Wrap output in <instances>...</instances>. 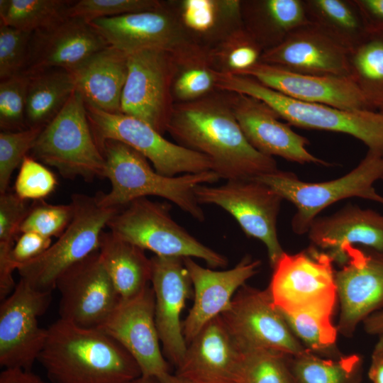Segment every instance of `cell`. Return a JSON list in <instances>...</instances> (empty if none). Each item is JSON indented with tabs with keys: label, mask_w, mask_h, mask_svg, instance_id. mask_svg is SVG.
<instances>
[{
	"label": "cell",
	"mask_w": 383,
	"mask_h": 383,
	"mask_svg": "<svg viewBox=\"0 0 383 383\" xmlns=\"http://www.w3.org/2000/svg\"><path fill=\"white\" fill-rule=\"evenodd\" d=\"M74 207L69 204L40 203L30 208L20 233L34 232L47 238L60 237L71 222Z\"/></svg>",
	"instance_id": "7bdbcfd3"
},
{
	"label": "cell",
	"mask_w": 383,
	"mask_h": 383,
	"mask_svg": "<svg viewBox=\"0 0 383 383\" xmlns=\"http://www.w3.org/2000/svg\"><path fill=\"white\" fill-rule=\"evenodd\" d=\"M76 91L85 104L113 113H121L128 75V55L109 45L72 72Z\"/></svg>",
	"instance_id": "4316f807"
},
{
	"label": "cell",
	"mask_w": 383,
	"mask_h": 383,
	"mask_svg": "<svg viewBox=\"0 0 383 383\" xmlns=\"http://www.w3.org/2000/svg\"><path fill=\"white\" fill-rule=\"evenodd\" d=\"M309 22L349 52L369 34L354 0H304Z\"/></svg>",
	"instance_id": "1f68e13d"
},
{
	"label": "cell",
	"mask_w": 383,
	"mask_h": 383,
	"mask_svg": "<svg viewBox=\"0 0 383 383\" xmlns=\"http://www.w3.org/2000/svg\"><path fill=\"white\" fill-rule=\"evenodd\" d=\"M0 383H52L48 382L31 370L19 368L3 369L0 373Z\"/></svg>",
	"instance_id": "681fc988"
},
{
	"label": "cell",
	"mask_w": 383,
	"mask_h": 383,
	"mask_svg": "<svg viewBox=\"0 0 383 383\" xmlns=\"http://www.w3.org/2000/svg\"><path fill=\"white\" fill-rule=\"evenodd\" d=\"M263 50L244 27L207 50L211 67L218 72L241 74L261 61Z\"/></svg>",
	"instance_id": "d590c367"
},
{
	"label": "cell",
	"mask_w": 383,
	"mask_h": 383,
	"mask_svg": "<svg viewBox=\"0 0 383 383\" xmlns=\"http://www.w3.org/2000/svg\"><path fill=\"white\" fill-rule=\"evenodd\" d=\"M128 383H160V382L157 377H145L141 375Z\"/></svg>",
	"instance_id": "11a10c76"
},
{
	"label": "cell",
	"mask_w": 383,
	"mask_h": 383,
	"mask_svg": "<svg viewBox=\"0 0 383 383\" xmlns=\"http://www.w3.org/2000/svg\"><path fill=\"white\" fill-rule=\"evenodd\" d=\"M167 132L177 144L210 158L221 179H252L279 170L274 157L248 142L224 91L175 103Z\"/></svg>",
	"instance_id": "6da1fadb"
},
{
	"label": "cell",
	"mask_w": 383,
	"mask_h": 383,
	"mask_svg": "<svg viewBox=\"0 0 383 383\" xmlns=\"http://www.w3.org/2000/svg\"><path fill=\"white\" fill-rule=\"evenodd\" d=\"M245 29L263 51L282 43L293 31L311 23L304 0H243Z\"/></svg>",
	"instance_id": "f1b7e54d"
},
{
	"label": "cell",
	"mask_w": 383,
	"mask_h": 383,
	"mask_svg": "<svg viewBox=\"0 0 383 383\" xmlns=\"http://www.w3.org/2000/svg\"><path fill=\"white\" fill-rule=\"evenodd\" d=\"M350 77L367 96L383 92V34L369 33L348 54Z\"/></svg>",
	"instance_id": "74e56055"
},
{
	"label": "cell",
	"mask_w": 383,
	"mask_h": 383,
	"mask_svg": "<svg viewBox=\"0 0 383 383\" xmlns=\"http://www.w3.org/2000/svg\"><path fill=\"white\" fill-rule=\"evenodd\" d=\"M26 121L28 128H43L65 106L76 91L73 74L62 69L46 70L29 75Z\"/></svg>",
	"instance_id": "4dcf8cb0"
},
{
	"label": "cell",
	"mask_w": 383,
	"mask_h": 383,
	"mask_svg": "<svg viewBox=\"0 0 383 383\" xmlns=\"http://www.w3.org/2000/svg\"><path fill=\"white\" fill-rule=\"evenodd\" d=\"M220 316L242 353L265 349L296 356L309 350L293 334L268 289L245 284Z\"/></svg>",
	"instance_id": "7c38bea8"
},
{
	"label": "cell",
	"mask_w": 383,
	"mask_h": 383,
	"mask_svg": "<svg viewBox=\"0 0 383 383\" xmlns=\"http://www.w3.org/2000/svg\"><path fill=\"white\" fill-rule=\"evenodd\" d=\"M348 260L335 272L340 312L338 332L351 335L357 326L383 307V255L356 246L345 248Z\"/></svg>",
	"instance_id": "d6986e66"
},
{
	"label": "cell",
	"mask_w": 383,
	"mask_h": 383,
	"mask_svg": "<svg viewBox=\"0 0 383 383\" xmlns=\"http://www.w3.org/2000/svg\"><path fill=\"white\" fill-rule=\"evenodd\" d=\"M281 313L293 334L306 348L316 355H335L338 330L332 322L333 313L320 311Z\"/></svg>",
	"instance_id": "8d00e7d4"
},
{
	"label": "cell",
	"mask_w": 383,
	"mask_h": 383,
	"mask_svg": "<svg viewBox=\"0 0 383 383\" xmlns=\"http://www.w3.org/2000/svg\"><path fill=\"white\" fill-rule=\"evenodd\" d=\"M184 263L194 293L192 307L182 321L183 335L188 344L208 322L229 307L237 291L258 272L260 262L247 255L234 267L223 271L203 267L192 257H184Z\"/></svg>",
	"instance_id": "603a6c76"
},
{
	"label": "cell",
	"mask_w": 383,
	"mask_h": 383,
	"mask_svg": "<svg viewBox=\"0 0 383 383\" xmlns=\"http://www.w3.org/2000/svg\"><path fill=\"white\" fill-rule=\"evenodd\" d=\"M175 68V56L167 51L128 54L121 113L147 123L162 135L167 132L174 104L172 84Z\"/></svg>",
	"instance_id": "4fadbf2b"
},
{
	"label": "cell",
	"mask_w": 383,
	"mask_h": 383,
	"mask_svg": "<svg viewBox=\"0 0 383 383\" xmlns=\"http://www.w3.org/2000/svg\"><path fill=\"white\" fill-rule=\"evenodd\" d=\"M176 68L172 84L175 103L193 101L217 90L216 71L211 67L207 50L175 57Z\"/></svg>",
	"instance_id": "836d02e7"
},
{
	"label": "cell",
	"mask_w": 383,
	"mask_h": 383,
	"mask_svg": "<svg viewBox=\"0 0 383 383\" xmlns=\"http://www.w3.org/2000/svg\"><path fill=\"white\" fill-rule=\"evenodd\" d=\"M293 383H360L362 359L357 355L324 358L308 350L288 357Z\"/></svg>",
	"instance_id": "d6a6232c"
},
{
	"label": "cell",
	"mask_w": 383,
	"mask_h": 383,
	"mask_svg": "<svg viewBox=\"0 0 383 383\" xmlns=\"http://www.w3.org/2000/svg\"><path fill=\"white\" fill-rule=\"evenodd\" d=\"M72 1L1 0L0 24L33 32L67 17Z\"/></svg>",
	"instance_id": "e575fe53"
},
{
	"label": "cell",
	"mask_w": 383,
	"mask_h": 383,
	"mask_svg": "<svg viewBox=\"0 0 383 383\" xmlns=\"http://www.w3.org/2000/svg\"><path fill=\"white\" fill-rule=\"evenodd\" d=\"M254 179L266 184L295 206L296 211L292 220V228L299 235L308 233L311 223L321 211L342 199L358 197L383 205V196L373 186L376 182L383 180V155L368 150L353 170L335 179L307 182L293 172L279 170Z\"/></svg>",
	"instance_id": "5b68a950"
},
{
	"label": "cell",
	"mask_w": 383,
	"mask_h": 383,
	"mask_svg": "<svg viewBox=\"0 0 383 383\" xmlns=\"http://www.w3.org/2000/svg\"><path fill=\"white\" fill-rule=\"evenodd\" d=\"M166 3L189 37L206 50L244 27L240 0H170Z\"/></svg>",
	"instance_id": "83f0119b"
},
{
	"label": "cell",
	"mask_w": 383,
	"mask_h": 383,
	"mask_svg": "<svg viewBox=\"0 0 383 383\" xmlns=\"http://www.w3.org/2000/svg\"><path fill=\"white\" fill-rule=\"evenodd\" d=\"M52 245V239L34 232H24L16 239L10 258L18 268L45 252Z\"/></svg>",
	"instance_id": "7dc6e473"
},
{
	"label": "cell",
	"mask_w": 383,
	"mask_h": 383,
	"mask_svg": "<svg viewBox=\"0 0 383 383\" xmlns=\"http://www.w3.org/2000/svg\"><path fill=\"white\" fill-rule=\"evenodd\" d=\"M73 218L57 240L36 259L20 266L21 279L36 290L51 292L70 267L99 250L103 229L121 208L101 206L96 196L74 194Z\"/></svg>",
	"instance_id": "52a82bcc"
},
{
	"label": "cell",
	"mask_w": 383,
	"mask_h": 383,
	"mask_svg": "<svg viewBox=\"0 0 383 383\" xmlns=\"http://www.w3.org/2000/svg\"><path fill=\"white\" fill-rule=\"evenodd\" d=\"M333 262L312 245L296 254L284 252L272 267L267 288L275 306L282 313H333L338 299Z\"/></svg>",
	"instance_id": "30bf717a"
},
{
	"label": "cell",
	"mask_w": 383,
	"mask_h": 383,
	"mask_svg": "<svg viewBox=\"0 0 383 383\" xmlns=\"http://www.w3.org/2000/svg\"><path fill=\"white\" fill-rule=\"evenodd\" d=\"M56 288L60 318L83 328H99L121 300L98 250L66 270Z\"/></svg>",
	"instance_id": "2e32d148"
},
{
	"label": "cell",
	"mask_w": 383,
	"mask_h": 383,
	"mask_svg": "<svg viewBox=\"0 0 383 383\" xmlns=\"http://www.w3.org/2000/svg\"><path fill=\"white\" fill-rule=\"evenodd\" d=\"M33 32L0 24V79L23 73Z\"/></svg>",
	"instance_id": "f6af8a7d"
},
{
	"label": "cell",
	"mask_w": 383,
	"mask_h": 383,
	"mask_svg": "<svg viewBox=\"0 0 383 383\" xmlns=\"http://www.w3.org/2000/svg\"><path fill=\"white\" fill-rule=\"evenodd\" d=\"M99 148L105 159L104 177L111 186L109 192L96 195L101 206L122 208L135 199L156 196L174 203L196 220H204L195 189L218 181L221 178L216 172L165 176L152 168L143 155L123 143L106 140Z\"/></svg>",
	"instance_id": "3957f363"
},
{
	"label": "cell",
	"mask_w": 383,
	"mask_h": 383,
	"mask_svg": "<svg viewBox=\"0 0 383 383\" xmlns=\"http://www.w3.org/2000/svg\"><path fill=\"white\" fill-rule=\"evenodd\" d=\"M151 261L155 325L162 353L177 367L187 347L180 318L192 283L184 258L155 255Z\"/></svg>",
	"instance_id": "44dd1931"
},
{
	"label": "cell",
	"mask_w": 383,
	"mask_h": 383,
	"mask_svg": "<svg viewBox=\"0 0 383 383\" xmlns=\"http://www.w3.org/2000/svg\"><path fill=\"white\" fill-rule=\"evenodd\" d=\"M51 292H40L21 279L0 306V365L31 370L48 337L38 318L49 307Z\"/></svg>",
	"instance_id": "5bb4252c"
},
{
	"label": "cell",
	"mask_w": 383,
	"mask_h": 383,
	"mask_svg": "<svg viewBox=\"0 0 383 383\" xmlns=\"http://www.w3.org/2000/svg\"><path fill=\"white\" fill-rule=\"evenodd\" d=\"M242 357L218 316L187 344L175 374L194 383H240Z\"/></svg>",
	"instance_id": "d4e9b609"
},
{
	"label": "cell",
	"mask_w": 383,
	"mask_h": 383,
	"mask_svg": "<svg viewBox=\"0 0 383 383\" xmlns=\"http://www.w3.org/2000/svg\"><path fill=\"white\" fill-rule=\"evenodd\" d=\"M57 185L52 171L33 157L26 156L20 165L13 189L23 200H42L52 193Z\"/></svg>",
	"instance_id": "ee69618b"
},
{
	"label": "cell",
	"mask_w": 383,
	"mask_h": 383,
	"mask_svg": "<svg viewBox=\"0 0 383 383\" xmlns=\"http://www.w3.org/2000/svg\"><path fill=\"white\" fill-rule=\"evenodd\" d=\"M199 204H214L228 212L245 234L266 247L271 267L284 252L277 235V223L283 199L256 179L228 180L218 187L198 186Z\"/></svg>",
	"instance_id": "8fae6325"
},
{
	"label": "cell",
	"mask_w": 383,
	"mask_h": 383,
	"mask_svg": "<svg viewBox=\"0 0 383 383\" xmlns=\"http://www.w3.org/2000/svg\"><path fill=\"white\" fill-rule=\"evenodd\" d=\"M163 1L158 0H79L72 1L66 16L87 22L103 18L152 11L160 9Z\"/></svg>",
	"instance_id": "b9f144b4"
},
{
	"label": "cell",
	"mask_w": 383,
	"mask_h": 383,
	"mask_svg": "<svg viewBox=\"0 0 383 383\" xmlns=\"http://www.w3.org/2000/svg\"><path fill=\"white\" fill-rule=\"evenodd\" d=\"M368 33L383 34V0H354Z\"/></svg>",
	"instance_id": "c3c4849f"
},
{
	"label": "cell",
	"mask_w": 383,
	"mask_h": 383,
	"mask_svg": "<svg viewBox=\"0 0 383 383\" xmlns=\"http://www.w3.org/2000/svg\"><path fill=\"white\" fill-rule=\"evenodd\" d=\"M98 251L121 299L135 297L150 286L152 261L144 250L109 231L102 233Z\"/></svg>",
	"instance_id": "f546056e"
},
{
	"label": "cell",
	"mask_w": 383,
	"mask_h": 383,
	"mask_svg": "<svg viewBox=\"0 0 383 383\" xmlns=\"http://www.w3.org/2000/svg\"><path fill=\"white\" fill-rule=\"evenodd\" d=\"M372 355L383 357V335H379V340L374 347Z\"/></svg>",
	"instance_id": "9f6ffc18"
},
{
	"label": "cell",
	"mask_w": 383,
	"mask_h": 383,
	"mask_svg": "<svg viewBox=\"0 0 383 383\" xmlns=\"http://www.w3.org/2000/svg\"><path fill=\"white\" fill-rule=\"evenodd\" d=\"M117 341L134 358L145 377H160L169 366L160 348L155 320L152 287L129 299H121L98 328Z\"/></svg>",
	"instance_id": "e0dca14e"
},
{
	"label": "cell",
	"mask_w": 383,
	"mask_h": 383,
	"mask_svg": "<svg viewBox=\"0 0 383 383\" xmlns=\"http://www.w3.org/2000/svg\"><path fill=\"white\" fill-rule=\"evenodd\" d=\"M311 245L334 262L345 264L348 246L362 245L383 255V214L348 204L335 213L316 217L308 231Z\"/></svg>",
	"instance_id": "484cf974"
},
{
	"label": "cell",
	"mask_w": 383,
	"mask_h": 383,
	"mask_svg": "<svg viewBox=\"0 0 383 383\" xmlns=\"http://www.w3.org/2000/svg\"><path fill=\"white\" fill-rule=\"evenodd\" d=\"M43 128L0 133V193L8 191L13 171L31 151Z\"/></svg>",
	"instance_id": "60d3db41"
},
{
	"label": "cell",
	"mask_w": 383,
	"mask_h": 383,
	"mask_svg": "<svg viewBox=\"0 0 383 383\" xmlns=\"http://www.w3.org/2000/svg\"><path fill=\"white\" fill-rule=\"evenodd\" d=\"M29 75L21 73L0 82V127L3 131L28 128L26 104Z\"/></svg>",
	"instance_id": "ab89813d"
},
{
	"label": "cell",
	"mask_w": 383,
	"mask_h": 383,
	"mask_svg": "<svg viewBox=\"0 0 383 383\" xmlns=\"http://www.w3.org/2000/svg\"><path fill=\"white\" fill-rule=\"evenodd\" d=\"M367 96L373 109L383 113V92Z\"/></svg>",
	"instance_id": "db71d44e"
},
{
	"label": "cell",
	"mask_w": 383,
	"mask_h": 383,
	"mask_svg": "<svg viewBox=\"0 0 383 383\" xmlns=\"http://www.w3.org/2000/svg\"><path fill=\"white\" fill-rule=\"evenodd\" d=\"M109 45L88 22L65 17L32 33L23 73L31 75L50 69L72 72Z\"/></svg>",
	"instance_id": "ffe728a7"
},
{
	"label": "cell",
	"mask_w": 383,
	"mask_h": 383,
	"mask_svg": "<svg viewBox=\"0 0 383 383\" xmlns=\"http://www.w3.org/2000/svg\"><path fill=\"white\" fill-rule=\"evenodd\" d=\"M240 75L296 100L344 110H374L366 94L350 77L299 73L261 61Z\"/></svg>",
	"instance_id": "7402d4cb"
},
{
	"label": "cell",
	"mask_w": 383,
	"mask_h": 383,
	"mask_svg": "<svg viewBox=\"0 0 383 383\" xmlns=\"http://www.w3.org/2000/svg\"><path fill=\"white\" fill-rule=\"evenodd\" d=\"M288 357L265 349L243 353L240 383H293Z\"/></svg>",
	"instance_id": "f35d334b"
},
{
	"label": "cell",
	"mask_w": 383,
	"mask_h": 383,
	"mask_svg": "<svg viewBox=\"0 0 383 383\" xmlns=\"http://www.w3.org/2000/svg\"><path fill=\"white\" fill-rule=\"evenodd\" d=\"M38 361L52 383H128L142 375L134 358L99 328L59 318Z\"/></svg>",
	"instance_id": "7a4b0ae2"
},
{
	"label": "cell",
	"mask_w": 383,
	"mask_h": 383,
	"mask_svg": "<svg viewBox=\"0 0 383 383\" xmlns=\"http://www.w3.org/2000/svg\"><path fill=\"white\" fill-rule=\"evenodd\" d=\"M89 23L109 45L127 55L160 50L179 57L204 49L186 33L166 1L156 10L98 18Z\"/></svg>",
	"instance_id": "9a60e30c"
},
{
	"label": "cell",
	"mask_w": 383,
	"mask_h": 383,
	"mask_svg": "<svg viewBox=\"0 0 383 383\" xmlns=\"http://www.w3.org/2000/svg\"><path fill=\"white\" fill-rule=\"evenodd\" d=\"M35 160L55 167L69 179L91 182L104 177L105 159L94 138L85 103L75 91L42 129L32 150Z\"/></svg>",
	"instance_id": "8992f818"
},
{
	"label": "cell",
	"mask_w": 383,
	"mask_h": 383,
	"mask_svg": "<svg viewBox=\"0 0 383 383\" xmlns=\"http://www.w3.org/2000/svg\"><path fill=\"white\" fill-rule=\"evenodd\" d=\"M85 106L99 148L106 140L123 143L143 155L158 173L165 176L213 171V164L207 156L167 140L147 123L123 113Z\"/></svg>",
	"instance_id": "9c48e42d"
},
{
	"label": "cell",
	"mask_w": 383,
	"mask_h": 383,
	"mask_svg": "<svg viewBox=\"0 0 383 383\" xmlns=\"http://www.w3.org/2000/svg\"><path fill=\"white\" fill-rule=\"evenodd\" d=\"M15 193L8 191L0 195V245L13 246L20 228L29 213L26 202Z\"/></svg>",
	"instance_id": "bcb514c9"
},
{
	"label": "cell",
	"mask_w": 383,
	"mask_h": 383,
	"mask_svg": "<svg viewBox=\"0 0 383 383\" xmlns=\"http://www.w3.org/2000/svg\"><path fill=\"white\" fill-rule=\"evenodd\" d=\"M224 92L246 138L257 151L300 164L331 165L309 152L306 148L309 140L294 132L287 123L282 122L279 116L265 102L246 94Z\"/></svg>",
	"instance_id": "ac0fdd59"
},
{
	"label": "cell",
	"mask_w": 383,
	"mask_h": 383,
	"mask_svg": "<svg viewBox=\"0 0 383 383\" xmlns=\"http://www.w3.org/2000/svg\"><path fill=\"white\" fill-rule=\"evenodd\" d=\"M369 377L372 383H383V357L372 356Z\"/></svg>",
	"instance_id": "816d5d0a"
},
{
	"label": "cell",
	"mask_w": 383,
	"mask_h": 383,
	"mask_svg": "<svg viewBox=\"0 0 383 383\" xmlns=\"http://www.w3.org/2000/svg\"><path fill=\"white\" fill-rule=\"evenodd\" d=\"M364 328L370 335H383V310L369 316L364 321Z\"/></svg>",
	"instance_id": "f907efd6"
},
{
	"label": "cell",
	"mask_w": 383,
	"mask_h": 383,
	"mask_svg": "<svg viewBox=\"0 0 383 383\" xmlns=\"http://www.w3.org/2000/svg\"><path fill=\"white\" fill-rule=\"evenodd\" d=\"M348 54L345 48L309 23L264 51L261 62L299 73L350 77Z\"/></svg>",
	"instance_id": "cb8c5ba5"
},
{
	"label": "cell",
	"mask_w": 383,
	"mask_h": 383,
	"mask_svg": "<svg viewBox=\"0 0 383 383\" xmlns=\"http://www.w3.org/2000/svg\"><path fill=\"white\" fill-rule=\"evenodd\" d=\"M124 207L107 224L119 238L158 256L199 258L212 268L228 264L224 255L201 243L172 218L170 206L143 197Z\"/></svg>",
	"instance_id": "ba28073f"
},
{
	"label": "cell",
	"mask_w": 383,
	"mask_h": 383,
	"mask_svg": "<svg viewBox=\"0 0 383 383\" xmlns=\"http://www.w3.org/2000/svg\"><path fill=\"white\" fill-rule=\"evenodd\" d=\"M216 87L261 100L290 126L347 134L362 142L368 151L383 155V113L380 111L344 110L296 100L245 75L218 72Z\"/></svg>",
	"instance_id": "277c9868"
},
{
	"label": "cell",
	"mask_w": 383,
	"mask_h": 383,
	"mask_svg": "<svg viewBox=\"0 0 383 383\" xmlns=\"http://www.w3.org/2000/svg\"><path fill=\"white\" fill-rule=\"evenodd\" d=\"M160 383H194L191 381L185 379L176 374H170V372L158 377Z\"/></svg>",
	"instance_id": "f5cc1de1"
}]
</instances>
